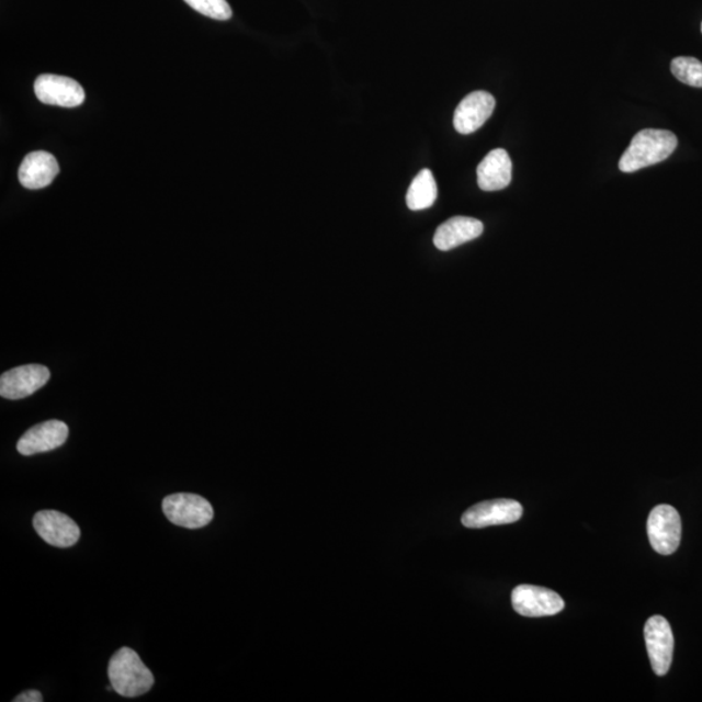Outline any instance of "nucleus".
Masks as SVG:
<instances>
[{
  "label": "nucleus",
  "mask_w": 702,
  "mask_h": 702,
  "mask_svg": "<svg viewBox=\"0 0 702 702\" xmlns=\"http://www.w3.org/2000/svg\"><path fill=\"white\" fill-rule=\"evenodd\" d=\"M511 171L509 154L503 149L491 150L477 167V184L484 192L502 191L510 185Z\"/></svg>",
  "instance_id": "2eb2a0df"
},
{
  "label": "nucleus",
  "mask_w": 702,
  "mask_h": 702,
  "mask_svg": "<svg viewBox=\"0 0 702 702\" xmlns=\"http://www.w3.org/2000/svg\"><path fill=\"white\" fill-rule=\"evenodd\" d=\"M161 508H163L168 521L188 530L203 529L214 519V508L211 507L206 498L199 495L176 494L167 496Z\"/></svg>",
  "instance_id": "7ed1b4c3"
},
{
  "label": "nucleus",
  "mask_w": 702,
  "mask_h": 702,
  "mask_svg": "<svg viewBox=\"0 0 702 702\" xmlns=\"http://www.w3.org/2000/svg\"><path fill=\"white\" fill-rule=\"evenodd\" d=\"M678 138L670 131L643 129L631 139L620 160V170L632 173L661 163L676 151Z\"/></svg>",
  "instance_id": "f257e3e1"
},
{
  "label": "nucleus",
  "mask_w": 702,
  "mask_h": 702,
  "mask_svg": "<svg viewBox=\"0 0 702 702\" xmlns=\"http://www.w3.org/2000/svg\"><path fill=\"white\" fill-rule=\"evenodd\" d=\"M69 430L60 420H48L26 431L18 442V452L23 455H34L52 452L65 445Z\"/></svg>",
  "instance_id": "f8f14e48"
},
{
  "label": "nucleus",
  "mask_w": 702,
  "mask_h": 702,
  "mask_svg": "<svg viewBox=\"0 0 702 702\" xmlns=\"http://www.w3.org/2000/svg\"><path fill=\"white\" fill-rule=\"evenodd\" d=\"M701 31H702V26H701Z\"/></svg>",
  "instance_id": "aec40b11"
},
{
  "label": "nucleus",
  "mask_w": 702,
  "mask_h": 702,
  "mask_svg": "<svg viewBox=\"0 0 702 702\" xmlns=\"http://www.w3.org/2000/svg\"><path fill=\"white\" fill-rule=\"evenodd\" d=\"M185 2L203 16L219 21L231 18V9L227 0H185Z\"/></svg>",
  "instance_id": "a211bd4d"
},
{
  "label": "nucleus",
  "mask_w": 702,
  "mask_h": 702,
  "mask_svg": "<svg viewBox=\"0 0 702 702\" xmlns=\"http://www.w3.org/2000/svg\"><path fill=\"white\" fill-rule=\"evenodd\" d=\"M511 603L518 614L530 618L556 615L565 609V601L551 589L523 585L511 593Z\"/></svg>",
  "instance_id": "39448f33"
},
{
  "label": "nucleus",
  "mask_w": 702,
  "mask_h": 702,
  "mask_svg": "<svg viewBox=\"0 0 702 702\" xmlns=\"http://www.w3.org/2000/svg\"><path fill=\"white\" fill-rule=\"evenodd\" d=\"M44 701V697L39 691L31 690L24 693L19 694L13 702H42Z\"/></svg>",
  "instance_id": "6ab92c4d"
},
{
  "label": "nucleus",
  "mask_w": 702,
  "mask_h": 702,
  "mask_svg": "<svg viewBox=\"0 0 702 702\" xmlns=\"http://www.w3.org/2000/svg\"><path fill=\"white\" fill-rule=\"evenodd\" d=\"M50 381V371L42 364H26L4 372L0 377V396L7 399L30 397Z\"/></svg>",
  "instance_id": "1a4fd4ad"
},
{
  "label": "nucleus",
  "mask_w": 702,
  "mask_h": 702,
  "mask_svg": "<svg viewBox=\"0 0 702 702\" xmlns=\"http://www.w3.org/2000/svg\"><path fill=\"white\" fill-rule=\"evenodd\" d=\"M34 530L47 544L56 547H69L79 542L80 526L72 518L56 510H42L34 516Z\"/></svg>",
  "instance_id": "9d476101"
},
{
  "label": "nucleus",
  "mask_w": 702,
  "mask_h": 702,
  "mask_svg": "<svg viewBox=\"0 0 702 702\" xmlns=\"http://www.w3.org/2000/svg\"><path fill=\"white\" fill-rule=\"evenodd\" d=\"M495 97L487 91H474L462 100L454 114V128L461 135H472L480 129L494 114Z\"/></svg>",
  "instance_id": "9b49d317"
},
{
  "label": "nucleus",
  "mask_w": 702,
  "mask_h": 702,
  "mask_svg": "<svg viewBox=\"0 0 702 702\" xmlns=\"http://www.w3.org/2000/svg\"><path fill=\"white\" fill-rule=\"evenodd\" d=\"M483 223L467 216H454L438 228L433 244L439 250L449 251L480 237Z\"/></svg>",
  "instance_id": "4468645a"
},
{
  "label": "nucleus",
  "mask_w": 702,
  "mask_h": 702,
  "mask_svg": "<svg viewBox=\"0 0 702 702\" xmlns=\"http://www.w3.org/2000/svg\"><path fill=\"white\" fill-rule=\"evenodd\" d=\"M652 669L658 677L669 672L673 656V635L670 623L661 615L650 616L644 629Z\"/></svg>",
  "instance_id": "0eeeda50"
},
{
  "label": "nucleus",
  "mask_w": 702,
  "mask_h": 702,
  "mask_svg": "<svg viewBox=\"0 0 702 702\" xmlns=\"http://www.w3.org/2000/svg\"><path fill=\"white\" fill-rule=\"evenodd\" d=\"M648 537L653 550L663 556L676 553L682 540V519L670 505H659L648 518Z\"/></svg>",
  "instance_id": "20e7f679"
},
{
  "label": "nucleus",
  "mask_w": 702,
  "mask_h": 702,
  "mask_svg": "<svg viewBox=\"0 0 702 702\" xmlns=\"http://www.w3.org/2000/svg\"><path fill=\"white\" fill-rule=\"evenodd\" d=\"M523 516L522 505L508 498L484 501L469 508L462 516V524L467 529L516 523Z\"/></svg>",
  "instance_id": "423d86ee"
},
{
  "label": "nucleus",
  "mask_w": 702,
  "mask_h": 702,
  "mask_svg": "<svg viewBox=\"0 0 702 702\" xmlns=\"http://www.w3.org/2000/svg\"><path fill=\"white\" fill-rule=\"evenodd\" d=\"M437 199L438 185L433 173L430 170H421L407 192V206L412 211L430 208Z\"/></svg>",
  "instance_id": "dca6fc26"
},
{
  "label": "nucleus",
  "mask_w": 702,
  "mask_h": 702,
  "mask_svg": "<svg viewBox=\"0 0 702 702\" xmlns=\"http://www.w3.org/2000/svg\"><path fill=\"white\" fill-rule=\"evenodd\" d=\"M671 72L688 87L702 88V63L691 56H679L671 61Z\"/></svg>",
  "instance_id": "f3484780"
},
{
  "label": "nucleus",
  "mask_w": 702,
  "mask_h": 702,
  "mask_svg": "<svg viewBox=\"0 0 702 702\" xmlns=\"http://www.w3.org/2000/svg\"><path fill=\"white\" fill-rule=\"evenodd\" d=\"M109 678L114 691L123 698H138L149 692L156 683L137 653L131 648L118 649L109 663Z\"/></svg>",
  "instance_id": "f03ea898"
},
{
  "label": "nucleus",
  "mask_w": 702,
  "mask_h": 702,
  "mask_svg": "<svg viewBox=\"0 0 702 702\" xmlns=\"http://www.w3.org/2000/svg\"><path fill=\"white\" fill-rule=\"evenodd\" d=\"M60 168L58 160L46 151H34L26 156L20 166L21 185L31 191H38L52 184Z\"/></svg>",
  "instance_id": "ddd939ff"
},
{
  "label": "nucleus",
  "mask_w": 702,
  "mask_h": 702,
  "mask_svg": "<svg viewBox=\"0 0 702 702\" xmlns=\"http://www.w3.org/2000/svg\"><path fill=\"white\" fill-rule=\"evenodd\" d=\"M34 93L42 103L65 109L79 107L86 101L80 83L65 76H39L34 82Z\"/></svg>",
  "instance_id": "6e6552de"
}]
</instances>
